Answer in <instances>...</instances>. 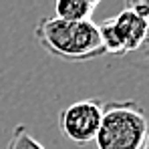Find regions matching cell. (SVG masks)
Masks as SVG:
<instances>
[{"mask_svg":"<svg viewBox=\"0 0 149 149\" xmlns=\"http://www.w3.org/2000/svg\"><path fill=\"white\" fill-rule=\"evenodd\" d=\"M6 149H49L47 145H42L30 131L28 127L22 123L14 125L10 137H8V143H6Z\"/></svg>","mask_w":149,"mask_h":149,"instance_id":"obj_6","label":"cell"},{"mask_svg":"<svg viewBox=\"0 0 149 149\" xmlns=\"http://www.w3.org/2000/svg\"><path fill=\"white\" fill-rule=\"evenodd\" d=\"M103 117L101 99H81L67 105L58 113V129L74 145H89L95 141Z\"/></svg>","mask_w":149,"mask_h":149,"instance_id":"obj_3","label":"cell"},{"mask_svg":"<svg viewBox=\"0 0 149 149\" xmlns=\"http://www.w3.org/2000/svg\"><path fill=\"white\" fill-rule=\"evenodd\" d=\"M125 8H129V10H133L135 14H139L141 18H149V2L147 0H135V2H129Z\"/></svg>","mask_w":149,"mask_h":149,"instance_id":"obj_7","label":"cell"},{"mask_svg":"<svg viewBox=\"0 0 149 149\" xmlns=\"http://www.w3.org/2000/svg\"><path fill=\"white\" fill-rule=\"evenodd\" d=\"M34 38L50 56L67 63H87L105 54L99 36V24L67 22L54 16H45L34 28Z\"/></svg>","mask_w":149,"mask_h":149,"instance_id":"obj_1","label":"cell"},{"mask_svg":"<svg viewBox=\"0 0 149 149\" xmlns=\"http://www.w3.org/2000/svg\"><path fill=\"white\" fill-rule=\"evenodd\" d=\"M111 26L123 47L125 54L127 52H137L141 49L143 40H145V32H147V20L141 18L139 14H135L133 10L123 8L117 16L109 18Z\"/></svg>","mask_w":149,"mask_h":149,"instance_id":"obj_4","label":"cell"},{"mask_svg":"<svg viewBox=\"0 0 149 149\" xmlns=\"http://www.w3.org/2000/svg\"><path fill=\"white\" fill-rule=\"evenodd\" d=\"M149 131L145 109L133 99L103 103L97 149H141Z\"/></svg>","mask_w":149,"mask_h":149,"instance_id":"obj_2","label":"cell"},{"mask_svg":"<svg viewBox=\"0 0 149 149\" xmlns=\"http://www.w3.org/2000/svg\"><path fill=\"white\" fill-rule=\"evenodd\" d=\"M137 52L143 56V61H149V18H147V32H145V40H143L141 49L137 50Z\"/></svg>","mask_w":149,"mask_h":149,"instance_id":"obj_8","label":"cell"},{"mask_svg":"<svg viewBox=\"0 0 149 149\" xmlns=\"http://www.w3.org/2000/svg\"><path fill=\"white\" fill-rule=\"evenodd\" d=\"M141 149H149V131H147V137H145V143H143V147Z\"/></svg>","mask_w":149,"mask_h":149,"instance_id":"obj_9","label":"cell"},{"mask_svg":"<svg viewBox=\"0 0 149 149\" xmlns=\"http://www.w3.org/2000/svg\"><path fill=\"white\" fill-rule=\"evenodd\" d=\"M99 8V0H56L54 18L67 22H89Z\"/></svg>","mask_w":149,"mask_h":149,"instance_id":"obj_5","label":"cell"}]
</instances>
